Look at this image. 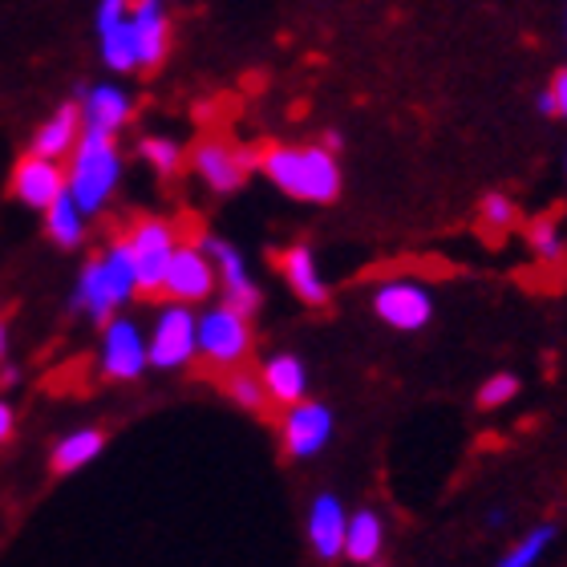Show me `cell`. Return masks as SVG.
I'll return each mask as SVG.
<instances>
[{
    "label": "cell",
    "mask_w": 567,
    "mask_h": 567,
    "mask_svg": "<svg viewBox=\"0 0 567 567\" xmlns=\"http://www.w3.org/2000/svg\"><path fill=\"white\" fill-rule=\"evenodd\" d=\"M256 171L268 175L276 190H284L288 199L296 203H337L341 199L344 175H341V158L332 146H268V151L256 158Z\"/></svg>",
    "instance_id": "obj_1"
},
{
    "label": "cell",
    "mask_w": 567,
    "mask_h": 567,
    "mask_svg": "<svg viewBox=\"0 0 567 567\" xmlns=\"http://www.w3.org/2000/svg\"><path fill=\"white\" fill-rule=\"evenodd\" d=\"M138 292V276H134L131 248H126V236L114 239L94 264H85L82 276H78V288H73V308L85 312L94 324H106L110 317H118L122 305Z\"/></svg>",
    "instance_id": "obj_2"
},
{
    "label": "cell",
    "mask_w": 567,
    "mask_h": 567,
    "mask_svg": "<svg viewBox=\"0 0 567 567\" xmlns=\"http://www.w3.org/2000/svg\"><path fill=\"white\" fill-rule=\"evenodd\" d=\"M122 183V154L114 146V134H94L82 131L78 146L65 166V190H70L78 207L85 215H97L114 199V190Z\"/></svg>",
    "instance_id": "obj_3"
},
{
    "label": "cell",
    "mask_w": 567,
    "mask_h": 567,
    "mask_svg": "<svg viewBox=\"0 0 567 567\" xmlns=\"http://www.w3.org/2000/svg\"><path fill=\"white\" fill-rule=\"evenodd\" d=\"M251 344H256V337H251V320L244 308L219 300V305H212L207 312H199L195 349H199V357L207 365L236 369L239 361L251 353Z\"/></svg>",
    "instance_id": "obj_4"
},
{
    "label": "cell",
    "mask_w": 567,
    "mask_h": 567,
    "mask_svg": "<svg viewBox=\"0 0 567 567\" xmlns=\"http://www.w3.org/2000/svg\"><path fill=\"white\" fill-rule=\"evenodd\" d=\"M195 324H199V317L190 312V305L166 300L158 308V317H154L151 337H146V344H151V365L154 369L190 365L199 357V349H195Z\"/></svg>",
    "instance_id": "obj_5"
},
{
    "label": "cell",
    "mask_w": 567,
    "mask_h": 567,
    "mask_svg": "<svg viewBox=\"0 0 567 567\" xmlns=\"http://www.w3.org/2000/svg\"><path fill=\"white\" fill-rule=\"evenodd\" d=\"M219 288V272H215V260L212 251L203 248V244H178L171 264H166L163 272V288L158 292L166 300H183V305H207Z\"/></svg>",
    "instance_id": "obj_6"
},
{
    "label": "cell",
    "mask_w": 567,
    "mask_h": 567,
    "mask_svg": "<svg viewBox=\"0 0 567 567\" xmlns=\"http://www.w3.org/2000/svg\"><path fill=\"white\" fill-rule=\"evenodd\" d=\"M102 353H97V365L110 381H138L146 369H151V344H146V332L134 324L131 317H110L102 324Z\"/></svg>",
    "instance_id": "obj_7"
},
{
    "label": "cell",
    "mask_w": 567,
    "mask_h": 567,
    "mask_svg": "<svg viewBox=\"0 0 567 567\" xmlns=\"http://www.w3.org/2000/svg\"><path fill=\"white\" fill-rule=\"evenodd\" d=\"M126 248H131L134 276H138V292H158L166 264H171V256L178 248L175 227L166 224V219H138L126 231Z\"/></svg>",
    "instance_id": "obj_8"
},
{
    "label": "cell",
    "mask_w": 567,
    "mask_h": 567,
    "mask_svg": "<svg viewBox=\"0 0 567 567\" xmlns=\"http://www.w3.org/2000/svg\"><path fill=\"white\" fill-rule=\"evenodd\" d=\"M373 312L398 332H422L434 320V296L417 280H385L373 288Z\"/></svg>",
    "instance_id": "obj_9"
},
{
    "label": "cell",
    "mask_w": 567,
    "mask_h": 567,
    "mask_svg": "<svg viewBox=\"0 0 567 567\" xmlns=\"http://www.w3.org/2000/svg\"><path fill=\"white\" fill-rule=\"evenodd\" d=\"M190 171L215 190V195H231L248 183V175L256 171V158L248 151H239L236 142L227 138H203L190 151Z\"/></svg>",
    "instance_id": "obj_10"
},
{
    "label": "cell",
    "mask_w": 567,
    "mask_h": 567,
    "mask_svg": "<svg viewBox=\"0 0 567 567\" xmlns=\"http://www.w3.org/2000/svg\"><path fill=\"white\" fill-rule=\"evenodd\" d=\"M332 430H337V417L324 402H292L280 425V446L288 458H312L332 442Z\"/></svg>",
    "instance_id": "obj_11"
},
{
    "label": "cell",
    "mask_w": 567,
    "mask_h": 567,
    "mask_svg": "<svg viewBox=\"0 0 567 567\" xmlns=\"http://www.w3.org/2000/svg\"><path fill=\"white\" fill-rule=\"evenodd\" d=\"M94 29H97V49H102L106 70H114V73L138 70V45H134V29H131V0H102L94 12Z\"/></svg>",
    "instance_id": "obj_12"
},
{
    "label": "cell",
    "mask_w": 567,
    "mask_h": 567,
    "mask_svg": "<svg viewBox=\"0 0 567 567\" xmlns=\"http://www.w3.org/2000/svg\"><path fill=\"white\" fill-rule=\"evenodd\" d=\"M65 190V166L61 158H45V154H24L17 171H12V199L33 207V212H45L49 203Z\"/></svg>",
    "instance_id": "obj_13"
},
{
    "label": "cell",
    "mask_w": 567,
    "mask_h": 567,
    "mask_svg": "<svg viewBox=\"0 0 567 567\" xmlns=\"http://www.w3.org/2000/svg\"><path fill=\"white\" fill-rule=\"evenodd\" d=\"M203 248L212 251L215 272H219V292H224L227 305L244 308V312H251V308L260 305V284L251 280V268L236 244H227V239H203Z\"/></svg>",
    "instance_id": "obj_14"
},
{
    "label": "cell",
    "mask_w": 567,
    "mask_h": 567,
    "mask_svg": "<svg viewBox=\"0 0 567 567\" xmlns=\"http://www.w3.org/2000/svg\"><path fill=\"white\" fill-rule=\"evenodd\" d=\"M131 29L138 45V70H158L171 53V17L163 0H131Z\"/></svg>",
    "instance_id": "obj_15"
},
{
    "label": "cell",
    "mask_w": 567,
    "mask_h": 567,
    "mask_svg": "<svg viewBox=\"0 0 567 567\" xmlns=\"http://www.w3.org/2000/svg\"><path fill=\"white\" fill-rule=\"evenodd\" d=\"M344 532H349V511L337 495H317L308 507V547L312 556L332 564L344 556Z\"/></svg>",
    "instance_id": "obj_16"
},
{
    "label": "cell",
    "mask_w": 567,
    "mask_h": 567,
    "mask_svg": "<svg viewBox=\"0 0 567 567\" xmlns=\"http://www.w3.org/2000/svg\"><path fill=\"white\" fill-rule=\"evenodd\" d=\"M82 106V126L94 134H118L134 114V97L114 82H97L90 90H82L78 97Z\"/></svg>",
    "instance_id": "obj_17"
},
{
    "label": "cell",
    "mask_w": 567,
    "mask_h": 567,
    "mask_svg": "<svg viewBox=\"0 0 567 567\" xmlns=\"http://www.w3.org/2000/svg\"><path fill=\"white\" fill-rule=\"evenodd\" d=\"M82 106L78 102H65L49 114L41 126H37L33 142H29V151L33 154H45V158H70L78 138H82Z\"/></svg>",
    "instance_id": "obj_18"
},
{
    "label": "cell",
    "mask_w": 567,
    "mask_h": 567,
    "mask_svg": "<svg viewBox=\"0 0 567 567\" xmlns=\"http://www.w3.org/2000/svg\"><path fill=\"white\" fill-rule=\"evenodd\" d=\"M280 272H284V280H288V288H292L305 305L320 308L329 300V284L320 276V264H317V256H312V248H305V244H292V248L280 251Z\"/></svg>",
    "instance_id": "obj_19"
},
{
    "label": "cell",
    "mask_w": 567,
    "mask_h": 567,
    "mask_svg": "<svg viewBox=\"0 0 567 567\" xmlns=\"http://www.w3.org/2000/svg\"><path fill=\"white\" fill-rule=\"evenodd\" d=\"M260 381H264V390H268V402H276V405H292L308 398V369L296 353L268 357L260 369Z\"/></svg>",
    "instance_id": "obj_20"
},
{
    "label": "cell",
    "mask_w": 567,
    "mask_h": 567,
    "mask_svg": "<svg viewBox=\"0 0 567 567\" xmlns=\"http://www.w3.org/2000/svg\"><path fill=\"white\" fill-rule=\"evenodd\" d=\"M385 551V519L378 511H353L349 515V532H344V556L353 564H378Z\"/></svg>",
    "instance_id": "obj_21"
},
{
    "label": "cell",
    "mask_w": 567,
    "mask_h": 567,
    "mask_svg": "<svg viewBox=\"0 0 567 567\" xmlns=\"http://www.w3.org/2000/svg\"><path fill=\"white\" fill-rule=\"evenodd\" d=\"M106 450V430H97V425H82V430H70L65 437H58V446H53V474H73L90 466Z\"/></svg>",
    "instance_id": "obj_22"
},
{
    "label": "cell",
    "mask_w": 567,
    "mask_h": 567,
    "mask_svg": "<svg viewBox=\"0 0 567 567\" xmlns=\"http://www.w3.org/2000/svg\"><path fill=\"white\" fill-rule=\"evenodd\" d=\"M41 215H45V231L58 248L73 251V248H82L85 244V219H90V215L78 207V199H73L70 190H61L58 199L49 203Z\"/></svg>",
    "instance_id": "obj_23"
},
{
    "label": "cell",
    "mask_w": 567,
    "mask_h": 567,
    "mask_svg": "<svg viewBox=\"0 0 567 567\" xmlns=\"http://www.w3.org/2000/svg\"><path fill=\"white\" fill-rule=\"evenodd\" d=\"M527 244H532V256L547 268H559L567 260V244H564V231H559L556 219H535L527 227Z\"/></svg>",
    "instance_id": "obj_24"
},
{
    "label": "cell",
    "mask_w": 567,
    "mask_h": 567,
    "mask_svg": "<svg viewBox=\"0 0 567 567\" xmlns=\"http://www.w3.org/2000/svg\"><path fill=\"white\" fill-rule=\"evenodd\" d=\"M138 154L154 175H175L178 166H183V146L175 138H166V134H146L138 142Z\"/></svg>",
    "instance_id": "obj_25"
},
{
    "label": "cell",
    "mask_w": 567,
    "mask_h": 567,
    "mask_svg": "<svg viewBox=\"0 0 567 567\" xmlns=\"http://www.w3.org/2000/svg\"><path fill=\"white\" fill-rule=\"evenodd\" d=\"M515 219H519V212H515V203H511L503 190H491V195L478 199V227H483L491 239H498L503 231H511Z\"/></svg>",
    "instance_id": "obj_26"
},
{
    "label": "cell",
    "mask_w": 567,
    "mask_h": 567,
    "mask_svg": "<svg viewBox=\"0 0 567 567\" xmlns=\"http://www.w3.org/2000/svg\"><path fill=\"white\" fill-rule=\"evenodd\" d=\"M551 544H556V527H551V523H544V527L527 532L519 544L511 547L507 556H503V567H532V564H539V559H544V551Z\"/></svg>",
    "instance_id": "obj_27"
},
{
    "label": "cell",
    "mask_w": 567,
    "mask_h": 567,
    "mask_svg": "<svg viewBox=\"0 0 567 567\" xmlns=\"http://www.w3.org/2000/svg\"><path fill=\"white\" fill-rule=\"evenodd\" d=\"M227 393H231V402L251 410V414H264V405H268V390H264L260 373H248V369L227 373Z\"/></svg>",
    "instance_id": "obj_28"
},
{
    "label": "cell",
    "mask_w": 567,
    "mask_h": 567,
    "mask_svg": "<svg viewBox=\"0 0 567 567\" xmlns=\"http://www.w3.org/2000/svg\"><path fill=\"white\" fill-rule=\"evenodd\" d=\"M515 393H519V378L515 373H495V378H486L478 385V410H503V405L515 402Z\"/></svg>",
    "instance_id": "obj_29"
},
{
    "label": "cell",
    "mask_w": 567,
    "mask_h": 567,
    "mask_svg": "<svg viewBox=\"0 0 567 567\" xmlns=\"http://www.w3.org/2000/svg\"><path fill=\"white\" fill-rule=\"evenodd\" d=\"M547 102H551V114L567 122V70H559L547 85Z\"/></svg>",
    "instance_id": "obj_30"
},
{
    "label": "cell",
    "mask_w": 567,
    "mask_h": 567,
    "mask_svg": "<svg viewBox=\"0 0 567 567\" xmlns=\"http://www.w3.org/2000/svg\"><path fill=\"white\" fill-rule=\"evenodd\" d=\"M12 430H17V414H12V405L0 398V446L12 437Z\"/></svg>",
    "instance_id": "obj_31"
},
{
    "label": "cell",
    "mask_w": 567,
    "mask_h": 567,
    "mask_svg": "<svg viewBox=\"0 0 567 567\" xmlns=\"http://www.w3.org/2000/svg\"><path fill=\"white\" fill-rule=\"evenodd\" d=\"M503 519H507V511H503V507H495L491 515H486V523H491V527H503Z\"/></svg>",
    "instance_id": "obj_32"
},
{
    "label": "cell",
    "mask_w": 567,
    "mask_h": 567,
    "mask_svg": "<svg viewBox=\"0 0 567 567\" xmlns=\"http://www.w3.org/2000/svg\"><path fill=\"white\" fill-rule=\"evenodd\" d=\"M4 349H9V337H4V324H0V365H4Z\"/></svg>",
    "instance_id": "obj_33"
}]
</instances>
